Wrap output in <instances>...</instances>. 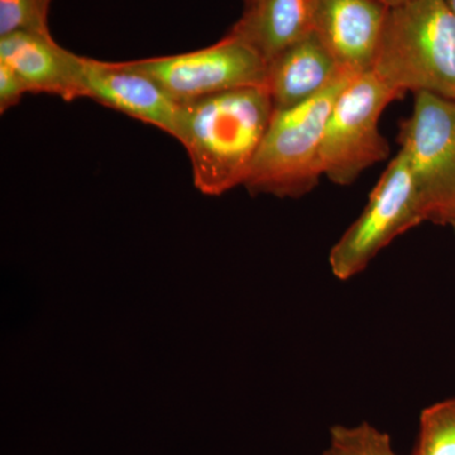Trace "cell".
<instances>
[{
    "label": "cell",
    "mask_w": 455,
    "mask_h": 455,
    "mask_svg": "<svg viewBox=\"0 0 455 455\" xmlns=\"http://www.w3.org/2000/svg\"><path fill=\"white\" fill-rule=\"evenodd\" d=\"M412 455H455V398L423 410Z\"/></svg>",
    "instance_id": "4fadbf2b"
},
{
    "label": "cell",
    "mask_w": 455,
    "mask_h": 455,
    "mask_svg": "<svg viewBox=\"0 0 455 455\" xmlns=\"http://www.w3.org/2000/svg\"><path fill=\"white\" fill-rule=\"evenodd\" d=\"M314 0H259L245 7L230 35L271 61L287 47L313 32Z\"/></svg>",
    "instance_id": "7c38bea8"
},
{
    "label": "cell",
    "mask_w": 455,
    "mask_h": 455,
    "mask_svg": "<svg viewBox=\"0 0 455 455\" xmlns=\"http://www.w3.org/2000/svg\"><path fill=\"white\" fill-rule=\"evenodd\" d=\"M275 113L266 86L228 90L180 103L176 140L205 196L243 185Z\"/></svg>",
    "instance_id": "6da1fadb"
},
{
    "label": "cell",
    "mask_w": 455,
    "mask_h": 455,
    "mask_svg": "<svg viewBox=\"0 0 455 455\" xmlns=\"http://www.w3.org/2000/svg\"><path fill=\"white\" fill-rule=\"evenodd\" d=\"M83 97L154 125L176 139L180 103L146 75L123 62L85 57Z\"/></svg>",
    "instance_id": "9c48e42d"
},
{
    "label": "cell",
    "mask_w": 455,
    "mask_h": 455,
    "mask_svg": "<svg viewBox=\"0 0 455 455\" xmlns=\"http://www.w3.org/2000/svg\"><path fill=\"white\" fill-rule=\"evenodd\" d=\"M0 62L9 66L33 94L57 95L66 101L84 98L85 57L60 46L51 33L0 36Z\"/></svg>",
    "instance_id": "30bf717a"
},
{
    "label": "cell",
    "mask_w": 455,
    "mask_h": 455,
    "mask_svg": "<svg viewBox=\"0 0 455 455\" xmlns=\"http://www.w3.org/2000/svg\"><path fill=\"white\" fill-rule=\"evenodd\" d=\"M322 455H333L331 453V451H325L324 453H323Z\"/></svg>",
    "instance_id": "44dd1931"
},
{
    "label": "cell",
    "mask_w": 455,
    "mask_h": 455,
    "mask_svg": "<svg viewBox=\"0 0 455 455\" xmlns=\"http://www.w3.org/2000/svg\"><path fill=\"white\" fill-rule=\"evenodd\" d=\"M29 89L9 66L0 62V113L18 106Z\"/></svg>",
    "instance_id": "2e32d148"
},
{
    "label": "cell",
    "mask_w": 455,
    "mask_h": 455,
    "mask_svg": "<svg viewBox=\"0 0 455 455\" xmlns=\"http://www.w3.org/2000/svg\"><path fill=\"white\" fill-rule=\"evenodd\" d=\"M448 4L451 5V8L453 9V12L455 13V0H447Z\"/></svg>",
    "instance_id": "ffe728a7"
},
{
    "label": "cell",
    "mask_w": 455,
    "mask_h": 455,
    "mask_svg": "<svg viewBox=\"0 0 455 455\" xmlns=\"http://www.w3.org/2000/svg\"><path fill=\"white\" fill-rule=\"evenodd\" d=\"M427 221L405 156L398 152L377 182L366 208L331 248L338 280L357 276L398 235Z\"/></svg>",
    "instance_id": "8992f818"
},
{
    "label": "cell",
    "mask_w": 455,
    "mask_h": 455,
    "mask_svg": "<svg viewBox=\"0 0 455 455\" xmlns=\"http://www.w3.org/2000/svg\"><path fill=\"white\" fill-rule=\"evenodd\" d=\"M379 2H382L383 4L386 5V7L391 9L400 7V5H403L406 4V3L412 2V0H379Z\"/></svg>",
    "instance_id": "e0dca14e"
},
{
    "label": "cell",
    "mask_w": 455,
    "mask_h": 455,
    "mask_svg": "<svg viewBox=\"0 0 455 455\" xmlns=\"http://www.w3.org/2000/svg\"><path fill=\"white\" fill-rule=\"evenodd\" d=\"M372 71L401 95L455 100V13L447 0H412L388 11Z\"/></svg>",
    "instance_id": "7a4b0ae2"
},
{
    "label": "cell",
    "mask_w": 455,
    "mask_h": 455,
    "mask_svg": "<svg viewBox=\"0 0 455 455\" xmlns=\"http://www.w3.org/2000/svg\"><path fill=\"white\" fill-rule=\"evenodd\" d=\"M267 66L266 88L275 110L300 106L324 92L347 71L314 32L278 53Z\"/></svg>",
    "instance_id": "8fae6325"
},
{
    "label": "cell",
    "mask_w": 455,
    "mask_h": 455,
    "mask_svg": "<svg viewBox=\"0 0 455 455\" xmlns=\"http://www.w3.org/2000/svg\"><path fill=\"white\" fill-rule=\"evenodd\" d=\"M123 64L154 80L179 103L267 83V61L230 33L205 49Z\"/></svg>",
    "instance_id": "52a82bcc"
},
{
    "label": "cell",
    "mask_w": 455,
    "mask_h": 455,
    "mask_svg": "<svg viewBox=\"0 0 455 455\" xmlns=\"http://www.w3.org/2000/svg\"><path fill=\"white\" fill-rule=\"evenodd\" d=\"M390 8L379 0H314L313 32L343 70H372Z\"/></svg>",
    "instance_id": "ba28073f"
},
{
    "label": "cell",
    "mask_w": 455,
    "mask_h": 455,
    "mask_svg": "<svg viewBox=\"0 0 455 455\" xmlns=\"http://www.w3.org/2000/svg\"><path fill=\"white\" fill-rule=\"evenodd\" d=\"M398 142L427 221L449 226L455 211V100L416 92Z\"/></svg>",
    "instance_id": "5b68a950"
},
{
    "label": "cell",
    "mask_w": 455,
    "mask_h": 455,
    "mask_svg": "<svg viewBox=\"0 0 455 455\" xmlns=\"http://www.w3.org/2000/svg\"><path fill=\"white\" fill-rule=\"evenodd\" d=\"M403 98L372 70L355 75L335 99L326 122L320 163L323 175L337 185H350L363 171L390 155L379 132V116Z\"/></svg>",
    "instance_id": "277c9868"
},
{
    "label": "cell",
    "mask_w": 455,
    "mask_h": 455,
    "mask_svg": "<svg viewBox=\"0 0 455 455\" xmlns=\"http://www.w3.org/2000/svg\"><path fill=\"white\" fill-rule=\"evenodd\" d=\"M52 0H0V36L26 31L50 33Z\"/></svg>",
    "instance_id": "9a60e30c"
},
{
    "label": "cell",
    "mask_w": 455,
    "mask_h": 455,
    "mask_svg": "<svg viewBox=\"0 0 455 455\" xmlns=\"http://www.w3.org/2000/svg\"><path fill=\"white\" fill-rule=\"evenodd\" d=\"M245 7H251V5H253L254 3L259 2V0H243Z\"/></svg>",
    "instance_id": "ac0fdd59"
},
{
    "label": "cell",
    "mask_w": 455,
    "mask_h": 455,
    "mask_svg": "<svg viewBox=\"0 0 455 455\" xmlns=\"http://www.w3.org/2000/svg\"><path fill=\"white\" fill-rule=\"evenodd\" d=\"M449 227L453 228L454 233H455V211L453 212V217H451V221H449Z\"/></svg>",
    "instance_id": "d6986e66"
},
{
    "label": "cell",
    "mask_w": 455,
    "mask_h": 455,
    "mask_svg": "<svg viewBox=\"0 0 455 455\" xmlns=\"http://www.w3.org/2000/svg\"><path fill=\"white\" fill-rule=\"evenodd\" d=\"M355 75L346 71L310 100L275 110L243 184L250 193L298 199L319 184L326 122L335 99Z\"/></svg>",
    "instance_id": "3957f363"
},
{
    "label": "cell",
    "mask_w": 455,
    "mask_h": 455,
    "mask_svg": "<svg viewBox=\"0 0 455 455\" xmlns=\"http://www.w3.org/2000/svg\"><path fill=\"white\" fill-rule=\"evenodd\" d=\"M328 451L333 455H397L390 435L368 423L335 425Z\"/></svg>",
    "instance_id": "5bb4252c"
}]
</instances>
